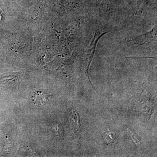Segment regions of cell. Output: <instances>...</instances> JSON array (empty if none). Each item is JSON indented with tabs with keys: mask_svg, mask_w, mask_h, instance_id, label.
<instances>
[{
	"mask_svg": "<svg viewBox=\"0 0 157 157\" xmlns=\"http://www.w3.org/2000/svg\"><path fill=\"white\" fill-rule=\"evenodd\" d=\"M157 39V25L151 29L150 31L137 36L134 39H129L128 41L132 46L137 47L144 45L146 43H151L156 41Z\"/></svg>",
	"mask_w": 157,
	"mask_h": 157,
	"instance_id": "cell-1",
	"label": "cell"
},
{
	"mask_svg": "<svg viewBox=\"0 0 157 157\" xmlns=\"http://www.w3.org/2000/svg\"><path fill=\"white\" fill-rule=\"evenodd\" d=\"M107 33L108 32H104V33H102L101 35H99L98 36L97 34L96 33L94 36L93 40L90 43L88 47V60L87 67H86V70L85 73L86 74V76H87L89 80L90 83L91 85L92 86L96 91H97V90L94 87L90 79L89 75L90 67L92 62L93 58H94L95 52L96 47H97V45L98 44V41H99V39H101V37L103 36H104L105 34H107Z\"/></svg>",
	"mask_w": 157,
	"mask_h": 157,
	"instance_id": "cell-2",
	"label": "cell"
},
{
	"mask_svg": "<svg viewBox=\"0 0 157 157\" xmlns=\"http://www.w3.org/2000/svg\"><path fill=\"white\" fill-rule=\"evenodd\" d=\"M49 95L42 92H36L33 97V101L35 104L39 105H45L48 104Z\"/></svg>",
	"mask_w": 157,
	"mask_h": 157,
	"instance_id": "cell-3",
	"label": "cell"
},
{
	"mask_svg": "<svg viewBox=\"0 0 157 157\" xmlns=\"http://www.w3.org/2000/svg\"><path fill=\"white\" fill-rule=\"evenodd\" d=\"M70 123L74 130H78L79 127V117L78 113L73 111L70 114Z\"/></svg>",
	"mask_w": 157,
	"mask_h": 157,
	"instance_id": "cell-4",
	"label": "cell"
},
{
	"mask_svg": "<svg viewBox=\"0 0 157 157\" xmlns=\"http://www.w3.org/2000/svg\"><path fill=\"white\" fill-rule=\"evenodd\" d=\"M104 139L107 142V144H117L118 142L117 136L114 132H106L104 133Z\"/></svg>",
	"mask_w": 157,
	"mask_h": 157,
	"instance_id": "cell-5",
	"label": "cell"
},
{
	"mask_svg": "<svg viewBox=\"0 0 157 157\" xmlns=\"http://www.w3.org/2000/svg\"><path fill=\"white\" fill-rule=\"evenodd\" d=\"M151 4V0H138L137 2L135 14L140 11L143 10L147 7H148Z\"/></svg>",
	"mask_w": 157,
	"mask_h": 157,
	"instance_id": "cell-6",
	"label": "cell"
},
{
	"mask_svg": "<svg viewBox=\"0 0 157 157\" xmlns=\"http://www.w3.org/2000/svg\"><path fill=\"white\" fill-rule=\"evenodd\" d=\"M127 129H128L129 134L131 135V137H132V139L134 140L135 143L136 144H137V145L140 144V140L138 139V137H137L136 134H135V133H134V132H132V131H131V130H130L128 128H127Z\"/></svg>",
	"mask_w": 157,
	"mask_h": 157,
	"instance_id": "cell-7",
	"label": "cell"
},
{
	"mask_svg": "<svg viewBox=\"0 0 157 157\" xmlns=\"http://www.w3.org/2000/svg\"><path fill=\"white\" fill-rule=\"evenodd\" d=\"M56 128V132L57 133L58 135L60 137H62L63 136V131L62 130L61 127L59 125H58Z\"/></svg>",
	"mask_w": 157,
	"mask_h": 157,
	"instance_id": "cell-8",
	"label": "cell"
},
{
	"mask_svg": "<svg viewBox=\"0 0 157 157\" xmlns=\"http://www.w3.org/2000/svg\"><path fill=\"white\" fill-rule=\"evenodd\" d=\"M127 58L130 59H156L155 57H134V56H125Z\"/></svg>",
	"mask_w": 157,
	"mask_h": 157,
	"instance_id": "cell-9",
	"label": "cell"
}]
</instances>
